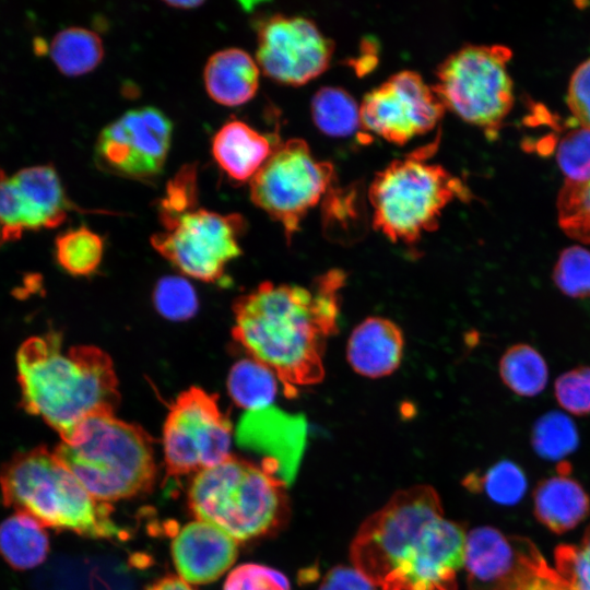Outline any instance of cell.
I'll list each match as a JSON object with an SVG mask.
<instances>
[{
	"label": "cell",
	"mask_w": 590,
	"mask_h": 590,
	"mask_svg": "<svg viewBox=\"0 0 590 590\" xmlns=\"http://www.w3.org/2000/svg\"><path fill=\"white\" fill-rule=\"evenodd\" d=\"M345 274L330 270L310 286L262 282L233 304V339L271 369L287 398L324 376L328 340L338 332Z\"/></svg>",
	"instance_id": "6da1fadb"
},
{
	"label": "cell",
	"mask_w": 590,
	"mask_h": 590,
	"mask_svg": "<svg viewBox=\"0 0 590 590\" xmlns=\"http://www.w3.org/2000/svg\"><path fill=\"white\" fill-rule=\"evenodd\" d=\"M467 534L429 485L397 492L357 531L351 560L380 590H457Z\"/></svg>",
	"instance_id": "7a4b0ae2"
},
{
	"label": "cell",
	"mask_w": 590,
	"mask_h": 590,
	"mask_svg": "<svg viewBox=\"0 0 590 590\" xmlns=\"http://www.w3.org/2000/svg\"><path fill=\"white\" fill-rule=\"evenodd\" d=\"M49 332L24 341L16 354L22 405L66 439L86 418L115 414L118 379L110 356L94 345L62 351Z\"/></svg>",
	"instance_id": "3957f363"
},
{
	"label": "cell",
	"mask_w": 590,
	"mask_h": 590,
	"mask_svg": "<svg viewBox=\"0 0 590 590\" xmlns=\"http://www.w3.org/2000/svg\"><path fill=\"white\" fill-rule=\"evenodd\" d=\"M3 502L44 527L90 539H126L113 507L94 498L71 471L45 447L15 455L0 473Z\"/></svg>",
	"instance_id": "277c9868"
},
{
	"label": "cell",
	"mask_w": 590,
	"mask_h": 590,
	"mask_svg": "<svg viewBox=\"0 0 590 590\" xmlns=\"http://www.w3.org/2000/svg\"><path fill=\"white\" fill-rule=\"evenodd\" d=\"M54 452L94 498L105 503L148 494L157 474L152 438L115 414L86 418Z\"/></svg>",
	"instance_id": "5b68a950"
},
{
	"label": "cell",
	"mask_w": 590,
	"mask_h": 590,
	"mask_svg": "<svg viewBox=\"0 0 590 590\" xmlns=\"http://www.w3.org/2000/svg\"><path fill=\"white\" fill-rule=\"evenodd\" d=\"M188 506L208 522L247 543L281 531L290 517L286 484L260 463L231 456L192 476Z\"/></svg>",
	"instance_id": "8992f818"
},
{
	"label": "cell",
	"mask_w": 590,
	"mask_h": 590,
	"mask_svg": "<svg viewBox=\"0 0 590 590\" xmlns=\"http://www.w3.org/2000/svg\"><path fill=\"white\" fill-rule=\"evenodd\" d=\"M469 196L458 177L415 156L392 162L375 176L367 191L374 227L388 239L405 244L434 231L445 206Z\"/></svg>",
	"instance_id": "52a82bcc"
},
{
	"label": "cell",
	"mask_w": 590,
	"mask_h": 590,
	"mask_svg": "<svg viewBox=\"0 0 590 590\" xmlns=\"http://www.w3.org/2000/svg\"><path fill=\"white\" fill-rule=\"evenodd\" d=\"M512 51L504 45H467L437 68L433 88L445 107L495 139L514 105L507 64Z\"/></svg>",
	"instance_id": "ba28073f"
},
{
	"label": "cell",
	"mask_w": 590,
	"mask_h": 590,
	"mask_svg": "<svg viewBox=\"0 0 590 590\" xmlns=\"http://www.w3.org/2000/svg\"><path fill=\"white\" fill-rule=\"evenodd\" d=\"M334 169L315 157L302 139L275 145L250 180V199L279 222L290 241L302 220L329 191Z\"/></svg>",
	"instance_id": "9c48e42d"
},
{
	"label": "cell",
	"mask_w": 590,
	"mask_h": 590,
	"mask_svg": "<svg viewBox=\"0 0 590 590\" xmlns=\"http://www.w3.org/2000/svg\"><path fill=\"white\" fill-rule=\"evenodd\" d=\"M163 231L151 237L152 247L186 276L214 283L226 266L241 253V215L221 214L193 206L158 216Z\"/></svg>",
	"instance_id": "30bf717a"
},
{
	"label": "cell",
	"mask_w": 590,
	"mask_h": 590,
	"mask_svg": "<svg viewBox=\"0 0 590 590\" xmlns=\"http://www.w3.org/2000/svg\"><path fill=\"white\" fill-rule=\"evenodd\" d=\"M233 426L215 393L199 387L182 391L172 403L163 426L167 475L197 474L231 455Z\"/></svg>",
	"instance_id": "8fae6325"
},
{
	"label": "cell",
	"mask_w": 590,
	"mask_h": 590,
	"mask_svg": "<svg viewBox=\"0 0 590 590\" xmlns=\"http://www.w3.org/2000/svg\"><path fill=\"white\" fill-rule=\"evenodd\" d=\"M464 568L468 590H569L532 541L488 526L467 534Z\"/></svg>",
	"instance_id": "7c38bea8"
},
{
	"label": "cell",
	"mask_w": 590,
	"mask_h": 590,
	"mask_svg": "<svg viewBox=\"0 0 590 590\" xmlns=\"http://www.w3.org/2000/svg\"><path fill=\"white\" fill-rule=\"evenodd\" d=\"M173 123L152 106L130 109L108 123L95 144V161L105 172L137 180L157 177L172 142Z\"/></svg>",
	"instance_id": "4fadbf2b"
},
{
	"label": "cell",
	"mask_w": 590,
	"mask_h": 590,
	"mask_svg": "<svg viewBox=\"0 0 590 590\" xmlns=\"http://www.w3.org/2000/svg\"><path fill=\"white\" fill-rule=\"evenodd\" d=\"M445 110L435 90L410 70L390 76L359 105L362 127L396 144L432 131Z\"/></svg>",
	"instance_id": "5bb4252c"
},
{
	"label": "cell",
	"mask_w": 590,
	"mask_h": 590,
	"mask_svg": "<svg viewBox=\"0 0 590 590\" xmlns=\"http://www.w3.org/2000/svg\"><path fill=\"white\" fill-rule=\"evenodd\" d=\"M334 45L303 16L273 14L257 27L256 61L264 75L286 85H303L327 70Z\"/></svg>",
	"instance_id": "9a60e30c"
},
{
	"label": "cell",
	"mask_w": 590,
	"mask_h": 590,
	"mask_svg": "<svg viewBox=\"0 0 590 590\" xmlns=\"http://www.w3.org/2000/svg\"><path fill=\"white\" fill-rule=\"evenodd\" d=\"M69 211H83L69 198L51 165H36L8 176L0 168V246L27 231L59 226Z\"/></svg>",
	"instance_id": "2e32d148"
},
{
	"label": "cell",
	"mask_w": 590,
	"mask_h": 590,
	"mask_svg": "<svg viewBox=\"0 0 590 590\" xmlns=\"http://www.w3.org/2000/svg\"><path fill=\"white\" fill-rule=\"evenodd\" d=\"M170 555L182 580L205 585L217 580L232 567L238 556V543L221 529L194 520L174 535Z\"/></svg>",
	"instance_id": "e0dca14e"
},
{
	"label": "cell",
	"mask_w": 590,
	"mask_h": 590,
	"mask_svg": "<svg viewBox=\"0 0 590 590\" xmlns=\"http://www.w3.org/2000/svg\"><path fill=\"white\" fill-rule=\"evenodd\" d=\"M404 337L391 319L370 316L351 332L346 359L352 369L366 378L378 379L393 374L401 365Z\"/></svg>",
	"instance_id": "ac0fdd59"
},
{
	"label": "cell",
	"mask_w": 590,
	"mask_h": 590,
	"mask_svg": "<svg viewBox=\"0 0 590 590\" xmlns=\"http://www.w3.org/2000/svg\"><path fill=\"white\" fill-rule=\"evenodd\" d=\"M274 148L268 135L241 120L231 119L214 134L211 152L229 179L244 182L251 180Z\"/></svg>",
	"instance_id": "d6986e66"
},
{
	"label": "cell",
	"mask_w": 590,
	"mask_h": 590,
	"mask_svg": "<svg viewBox=\"0 0 590 590\" xmlns=\"http://www.w3.org/2000/svg\"><path fill=\"white\" fill-rule=\"evenodd\" d=\"M260 69L253 58L240 48L214 52L206 61L203 81L208 95L228 107L249 102L259 87Z\"/></svg>",
	"instance_id": "ffe728a7"
},
{
	"label": "cell",
	"mask_w": 590,
	"mask_h": 590,
	"mask_svg": "<svg viewBox=\"0 0 590 590\" xmlns=\"http://www.w3.org/2000/svg\"><path fill=\"white\" fill-rule=\"evenodd\" d=\"M533 505L538 520L555 533L576 528L590 511L588 494L564 472L543 480L536 486Z\"/></svg>",
	"instance_id": "44dd1931"
},
{
	"label": "cell",
	"mask_w": 590,
	"mask_h": 590,
	"mask_svg": "<svg viewBox=\"0 0 590 590\" xmlns=\"http://www.w3.org/2000/svg\"><path fill=\"white\" fill-rule=\"evenodd\" d=\"M48 553V534L31 515L19 511L0 523V555L11 567L20 570L35 568Z\"/></svg>",
	"instance_id": "7402d4cb"
},
{
	"label": "cell",
	"mask_w": 590,
	"mask_h": 590,
	"mask_svg": "<svg viewBox=\"0 0 590 590\" xmlns=\"http://www.w3.org/2000/svg\"><path fill=\"white\" fill-rule=\"evenodd\" d=\"M49 54L61 73L79 76L97 68L104 57V46L97 33L71 26L56 34Z\"/></svg>",
	"instance_id": "603a6c76"
},
{
	"label": "cell",
	"mask_w": 590,
	"mask_h": 590,
	"mask_svg": "<svg viewBox=\"0 0 590 590\" xmlns=\"http://www.w3.org/2000/svg\"><path fill=\"white\" fill-rule=\"evenodd\" d=\"M279 379L261 363L246 357L233 365L227 378V389L233 401L248 411L270 405L276 397Z\"/></svg>",
	"instance_id": "cb8c5ba5"
},
{
	"label": "cell",
	"mask_w": 590,
	"mask_h": 590,
	"mask_svg": "<svg viewBox=\"0 0 590 590\" xmlns=\"http://www.w3.org/2000/svg\"><path fill=\"white\" fill-rule=\"evenodd\" d=\"M498 369L503 382L521 397L541 393L548 380V368L543 356L526 343L509 346L499 359Z\"/></svg>",
	"instance_id": "d4e9b609"
},
{
	"label": "cell",
	"mask_w": 590,
	"mask_h": 590,
	"mask_svg": "<svg viewBox=\"0 0 590 590\" xmlns=\"http://www.w3.org/2000/svg\"><path fill=\"white\" fill-rule=\"evenodd\" d=\"M310 111L317 128L330 137H349L362 126L359 106L341 87L318 90L311 99Z\"/></svg>",
	"instance_id": "484cf974"
},
{
	"label": "cell",
	"mask_w": 590,
	"mask_h": 590,
	"mask_svg": "<svg viewBox=\"0 0 590 590\" xmlns=\"http://www.w3.org/2000/svg\"><path fill=\"white\" fill-rule=\"evenodd\" d=\"M56 258L59 266L74 276L92 274L99 266L103 252V238L80 226L59 234L55 241Z\"/></svg>",
	"instance_id": "4316f807"
},
{
	"label": "cell",
	"mask_w": 590,
	"mask_h": 590,
	"mask_svg": "<svg viewBox=\"0 0 590 590\" xmlns=\"http://www.w3.org/2000/svg\"><path fill=\"white\" fill-rule=\"evenodd\" d=\"M534 451L543 459L558 461L573 453L579 445L574 421L563 412L550 411L541 415L531 432Z\"/></svg>",
	"instance_id": "83f0119b"
},
{
	"label": "cell",
	"mask_w": 590,
	"mask_h": 590,
	"mask_svg": "<svg viewBox=\"0 0 590 590\" xmlns=\"http://www.w3.org/2000/svg\"><path fill=\"white\" fill-rule=\"evenodd\" d=\"M322 217L328 233L355 234L366 223L364 191L356 184L331 187L323 197Z\"/></svg>",
	"instance_id": "f1b7e54d"
},
{
	"label": "cell",
	"mask_w": 590,
	"mask_h": 590,
	"mask_svg": "<svg viewBox=\"0 0 590 590\" xmlns=\"http://www.w3.org/2000/svg\"><path fill=\"white\" fill-rule=\"evenodd\" d=\"M467 481L468 487L482 488L492 500L504 506L519 503L528 487L524 472L509 460L495 463L482 476L469 475Z\"/></svg>",
	"instance_id": "f546056e"
},
{
	"label": "cell",
	"mask_w": 590,
	"mask_h": 590,
	"mask_svg": "<svg viewBox=\"0 0 590 590\" xmlns=\"http://www.w3.org/2000/svg\"><path fill=\"white\" fill-rule=\"evenodd\" d=\"M558 224L570 238L590 244V181L564 182L557 197Z\"/></svg>",
	"instance_id": "4dcf8cb0"
},
{
	"label": "cell",
	"mask_w": 590,
	"mask_h": 590,
	"mask_svg": "<svg viewBox=\"0 0 590 590\" xmlns=\"http://www.w3.org/2000/svg\"><path fill=\"white\" fill-rule=\"evenodd\" d=\"M552 276L564 295L571 298L590 297V250L577 245L562 250Z\"/></svg>",
	"instance_id": "1f68e13d"
},
{
	"label": "cell",
	"mask_w": 590,
	"mask_h": 590,
	"mask_svg": "<svg viewBox=\"0 0 590 590\" xmlns=\"http://www.w3.org/2000/svg\"><path fill=\"white\" fill-rule=\"evenodd\" d=\"M556 160L565 175L564 182L590 181V130L580 127L566 132L557 145Z\"/></svg>",
	"instance_id": "d6a6232c"
},
{
	"label": "cell",
	"mask_w": 590,
	"mask_h": 590,
	"mask_svg": "<svg viewBox=\"0 0 590 590\" xmlns=\"http://www.w3.org/2000/svg\"><path fill=\"white\" fill-rule=\"evenodd\" d=\"M158 312L170 320H186L198 308L197 294L191 284L178 276H167L158 281L153 293Z\"/></svg>",
	"instance_id": "836d02e7"
},
{
	"label": "cell",
	"mask_w": 590,
	"mask_h": 590,
	"mask_svg": "<svg viewBox=\"0 0 590 590\" xmlns=\"http://www.w3.org/2000/svg\"><path fill=\"white\" fill-rule=\"evenodd\" d=\"M554 558L569 590H590V524L578 544L557 546Z\"/></svg>",
	"instance_id": "e575fe53"
},
{
	"label": "cell",
	"mask_w": 590,
	"mask_h": 590,
	"mask_svg": "<svg viewBox=\"0 0 590 590\" xmlns=\"http://www.w3.org/2000/svg\"><path fill=\"white\" fill-rule=\"evenodd\" d=\"M554 391L564 410L575 415L590 414V366H578L562 374Z\"/></svg>",
	"instance_id": "d590c367"
},
{
	"label": "cell",
	"mask_w": 590,
	"mask_h": 590,
	"mask_svg": "<svg viewBox=\"0 0 590 590\" xmlns=\"http://www.w3.org/2000/svg\"><path fill=\"white\" fill-rule=\"evenodd\" d=\"M223 590H291V585L278 569L246 563L229 571Z\"/></svg>",
	"instance_id": "8d00e7d4"
},
{
	"label": "cell",
	"mask_w": 590,
	"mask_h": 590,
	"mask_svg": "<svg viewBox=\"0 0 590 590\" xmlns=\"http://www.w3.org/2000/svg\"><path fill=\"white\" fill-rule=\"evenodd\" d=\"M198 205L197 167L188 164L168 181L158 201V216L173 215Z\"/></svg>",
	"instance_id": "74e56055"
},
{
	"label": "cell",
	"mask_w": 590,
	"mask_h": 590,
	"mask_svg": "<svg viewBox=\"0 0 590 590\" xmlns=\"http://www.w3.org/2000/svg\"><path fill=\"white\" fill-rule=\"evenodd\" d=\"M566 102L580 127L590 130V59L579 64L573 73Z\"/></svg>",
	"instance_id": "f35d334b"
},
{
	"label": "cell",
	"mask_w": 590,
	"mask_h": 590,
	"mask_svg": "<svg viewBox=\"0 0 590 590\" xmlns=\"http://www.w3.org/2000/svg\"><path fill=\"white\" fill-rule=\"evenodd\" d=\"M319 590H376V587L354 566H337L327 573Z\"/></svg>",
	"instance_id": "ab89813d"
},
{
	"label": "cell",
	"mask_w": 590,
	"mask_h": 590,
	"mask_svg": "<svg viewBox=\"0 0 590 590\" xmlns=\"http://www.w3.org/2000/svg\"><path fill=\"white\" fill-rule=\"evenodd\" d=\"M144 590H194L180 577L168 575L149 585Z\"/></svg>",
	"instance_id": "60d3db41"
},
{
	"label": "cell",
	"mask_w": 590,
	"mask_h": 590,
	"mask_svg": "<svg viewBox=\"0 0 590 590\" xmlns=\"http://www.w3.org/2000/svg\"><path fill=\"white\" fill-rule=\"evenodd\" d=\"M165 3L168 7H172L174 9H181V10H190L198 8L199 5L203 4V1L199 0H177V1H165Z\"/></svg>",
	"instance_id": "b9f144b4"
}]
</instances>
